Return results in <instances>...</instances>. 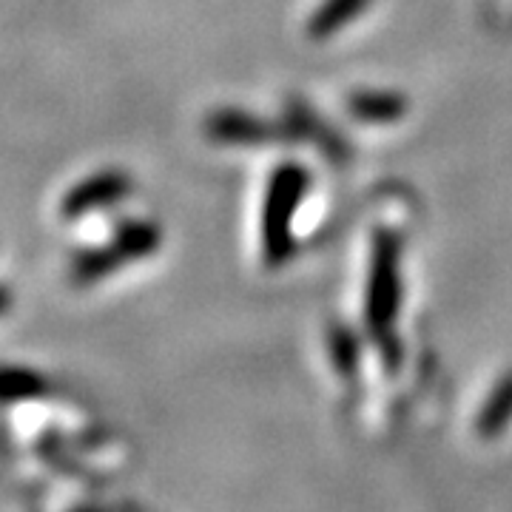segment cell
I'll use <instances>...</instances> for the list:
<instances>
[{
    "mask_svg": "<svg viewBox=\"0 0 512 512\" xmlns=\"http://www.w3.org/2000/svg\"><path fill=\"white\" fill-rule=\"evenodd\" d=\"M311 177L299 163H279L268 180L262 208V259L268 268H282L296 251L293 217L308 194Z\"/></svg>",
    "mask_w": 512,
    "mask_h": 512,
    "instance_id": "1",
    "label": "cell"
},
{
    "mask_svg": "<svg viewBox=\"0 0 512 512\" xmlns=\"http://www.w3.org/2000/svg\"><path fill=\"white\" fill-rule=\"evenodd\" d=\"M402 308V242L393 234H376L370 271L365 288V322L367 330L384 339L396 325V316Z\"/></svg>",
    "mask_w": 512,
    "mask_h": 512,
    "instance_id": "2",
    "label": "cell"
},
{
    "mask_svg": "<svg viewBox=\"0 0 512 512\" xmlns=\"http://www.w3.org/2000/svg\"><path fill=\"white\" fill-rule=\"evenodd\" d=\"M134 191V180L128 177L123 168H100L89 177L77 180V183L63 194L60 200V217L66 222L86 220L89 214L97 211H109L114 205L126 202Z\"/></svg>",
    "mask_w": 512,
    "mask_h": 512,
    "instance_id": "3",
    "label": "cell"
},
{
    "mask_svg": "<svg viewBox=\"0 0 512 512\" xmlns=\"http://www.w3.org/2000/svg\"><path fill=\"white\" fill-rule=\"evenodd\" d=\"M205 134L225 146H256L274 137V128L254 114L239 109H220L205 120Z\"/></svg>",
    "mask_w": 512,
    "mask_h": 512,
    "instance_id": "4",
    "label": "cell"
},
{
    "mask_svg": "<svg viewBox=\"0 0 512 512\" xmlns=\"http://www.w3.org/2000/svg\"><path fill=\"white\" fill-rule=\"evenodd\" d=\"M348 111L362 123L387 126V123L402 120L410 111V100L407 94L393 92V89H362L348 97Z\"/></svg>",
    "mask_w": 512,
    "mask_h": 512,
    "instance_id": "5",
    "label": "cell"
},
{
    "mask_svg": "<svg viewBox=\"0 0 512 512\" xmlns=\"http://www.w3.org/2000/svg\"><path fill=\"white\" fill-rule=\"evenodd\" d=\"M111 245L117 248V254L123 256V262H140L160 251L163 245V228L154 220H126L120 222L111 234Z\"/></svg>",
    "mask_w": 512,
    "mask_h": 512,
    "instance_id": "6",
    "label": "cell"
},
{
    "mask_svg": "<svg viewBox=\"0 0 512 512\" xmlns=\"http://www.w3.org/2000/svg\"><path fill=\"white\" fill-rule=\"evenodd\" d=\"M373 0H322L316 6L311 20L305 23V35L311 37L313 43L330 40L336 32H342L353 20H359L370 9Z\"/></svg>",
    "mask_w": 512,
    "mask_h": 512,
    "instance_id": "7",
    "label": "cell"
},
{
    "mask_svg": "<svg viewBox=\"0 0 512 512\" xmlns=\"http://www.w3.org/2000/svg\"><path fill=\"white\" fill-rule=\"evenodd\" d=\"M120 268H126V262L111 242L109 245H94V248H83L72 256L69 279L77 288H92L97 282L109 279L111 274H117Z\"/></svg>",
    "mask_w": 512,
    "mask_h": 512,
    "instance_id": "8",
    "label": "cell"
},
{
    "mask_svg": "<svg viewBox=\"0 0 512 512\" xmlns=\"http://www.w3.org/2000/svg\"><path fill=\"white\" fill-rule=\"evenodd\" d=\"M49 393V379L35 367L0 365V407L37 402Z\"/></svg>",
    "mask_w": 512,
    "mask_h": 512,
    "instance_id": "9",
    "label": "cell"
},
{
    "mask_svg": "<svg viewBox=\"0 0 512 512\" xmlns=\"http://www.w3.org/2000/svg\"><path fill=\"white\" fill-rule=\"evenodd\" d=\"M512 421V370H507L495 387L490 390L484 407L478 410L476 430L481 439H495L501 436Z\"/></svg>",
    "mask_w": 512,
    "mask_h": 512,
    "instance_id": "10",
    "label": "cell"
},
{
    "mask_svg": "<svg viewBox=\"0 0 512 512\" xmlns=\"http://www.w3.org/2000/svg\"><path fill=\"white\" fill-rule=\"evenodd\" d=\"M330 350H333V362L342 373H350L359 365V342L348 328H336L330 333Z\"/></svg>",
    "mask_w": 512,
    "mask_h": 512,
    "instance_id": "11",
    "label": "cell"
},
{
    "mask_svg": "<svg viewBox=\"0 0 512 512\" xmlns=\"http://www.w3.org/2000/svg\"><path fill=\"white\" fill-rule=\"evenodd\" d=\"M12 305H15V293H12V288L6 282H0V319L12 311Z\"/></svg>",
    "mask_w": 512,
    "mask_h": 512,
    "instance_id": "12",
    "label": "cell"
}]
</instances>
